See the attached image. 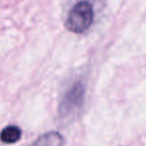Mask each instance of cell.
Segmentation results:
<instances>
[{
    "instance_id": "obj_1",
    "label": "cell",
    "mask_w": 146,
    "mask_h": 146,
    "mask_svg": "<svg viewBox=\"0 0 146 146\" xmlns=\"http://www.w3.org/2000/svg\"><path fill=\"white\" fill-rule=\"evenodd\" d=\"M94 20L92 5L88 1H80L70 10L65 25L68 30L75 34H83L90 29Z\"/></svg>"
},
{
    "instance_id": "obj_2",
    "label": "cell",
    "mask_w": 146,
    "mask_h": 146,
    "mask_svg": "<svg viewBox=\"0 0 146 146\" xmlns=\"http://www.w3.org/2000/svg\"><path fill=\"white\" fill-rule=\"evenodd\" d=\"M86 87L82 81H77L66 90L59 106L62 116H68L82 108L85 100Z\"/></svg>"
},
{
    "instance_id": "obj_3",
    "label": "cell",
    "mask_w": 146,
    "mask_h": 146,
    "mask_svg": "<svg viewBox=\"0 0 146 146\" xmlns=\"http://www.w3.org/2000/svg\"><path fill=\"white\" fill-rule=\"evenodd\" d=\"M64 137L58 131H49L42 134L29 146H63Z\"/></svg>"
},
{
    "instance_id": "obj_4",
    "label": "cell",
    "mask_w": 146,
    "mask_h": 146,
    "mask_svg": "<svg viewBox=\"0 0 146 146\" xmlns=\"http://www.w3.org/2000/svg\"><path fill=\"white\" fill-rule=\"evenodd\" d=\"M22 130L17 125H8L0 132V140L5 144H13L20 140Z\"/></svg>"
}]
</instances>
